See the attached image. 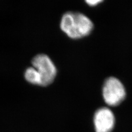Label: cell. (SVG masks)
Segmentation results:
<instances>
[{
	"label": "cell",
	"instance_id": "obj_2",
	"mask_svg": "<svg viewBox=\"0 0 132 132\" xmlns=\"http://www.w3.org/2000/svg\"><path fill=\"white\" fill-rule=\"evenodd\" d=\"M102 96L109 107L117 106L126 98V91L120 80L114 77H110L103 85Z\"/></svg>",
	"mask_w": 132,
	"mask_h": 132
},
{
	"label": "cell",
	"instance_id": "obj_3",
	"mask_svg": "<svg viewBox=\"0 0 132 132\" xmlns=\"http://www.w3.org/2000/svg\"><path fill=\"white\" fill-rule=\"evenodd\" d=\"M32 64L39 74L41 86L51 84L56 76L57 69L50 57L44 54L36 55L33 58Z\"/></svg>",
	"mask_w": 132,
	"mask_h": 132
},
{
	"label": "cell",
	"instance_id": "obj_1",
	"mask_svg": "<svg viewBox=\"0 0 132 132\" xmlns=\"http://www.w3.org/2000/svg\"><path fill=\"white\" fill-rule=\"evenodd\" d=\"M61 28L69 38L79 39L90 34L93 29V23L83 14L68 12L62 16Z\"/></svg>",
	"mask_w": 132,
	"mask_h": 132
},
{
	"label": "cell",
	"instance_id": "obj_6",
	"mask_svg": "<svg viewBox=\"0 0 132 132\" xmlns=\"http://www.w3.org/2000/svg\"><path fill=\"white\" fill-rule=\"evenodd\" d=\"M103 0H85L86 2L90 6H95L97 4L101 3Z\"/></svg>",
	"mask_w": 132,
	"mask_h": 132
},
{
	"label": "cell",
	"instance_id": "obj_5",
	"mask_svg": "<svg viewBox=\"0 0 132 132\" xmlns=\"http://www.w3.org/2000/svg\"><path fill=\"white\" fill-rule=\"evenodd\" d=\"M25 79L30 83L41 86V81L38 72L34 67H29L26 69L24 73Z\"/></svg>",
	"mask_w": 132,
	"mask_h": 132
},
{
	"label": "cell",
	"instance_id": "obj_4",
	"mask_svg": "<svg viewBox=\"0 0 132 132\" xmlns=\"http://www.w3.org/2000/svg\"><path fill=\"white\" fill-rule=\"evenodd\" d=\"M115 124V115L109 107H100L94 113L93 125L95 132H111Z\"/></svg>",
	"mask_w": 132,
	"mask_h": 132
}]
</instances>
